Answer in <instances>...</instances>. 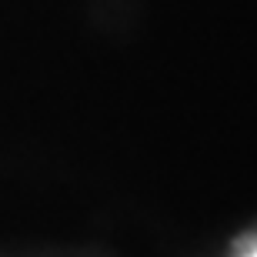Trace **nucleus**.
Wrapping results in <instances>:
<instances>
[{
	"label": "nucleus",
	"instance_id": "1",
	"mask_svg": "<svg viewBox=\"0 0 257 257\" xmlns=\"http://www.w3.org/2000/svg\"><path fill=\"white\" fill-rule=\"evenodd\" d=\"M254 257H257V254H254Z\"/></svg>",
	"mask_w": 257,
	"mask_h": 257
}]
</instances>
